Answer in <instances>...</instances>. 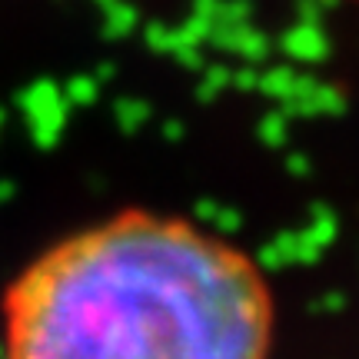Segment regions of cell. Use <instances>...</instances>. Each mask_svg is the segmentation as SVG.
<instances>
[{
  "mask_svg": "<svg viewBox=\"0 0 359 359\" xmlns=\"http://www.w3.org/2000/svg\"><path fill=\"white\" fill-rule=\"evenodd\" d=\"M4 346L7 359H269L273 293L226 240L127 210L17 276Z\"/></svg>",
  "mask_w": 359,
  "mask_h": 359,
  "instance_id": "6da1fadb",
  "label": "cell"
},
{
  "mask_svg": "<svg viewBox=\"0 0 359 359\" xmlns=\"http://www.w3.org/2000/svg\"><path fill=\"white\" fill-rule=\"evenodd\" d=\"M349 4H359V0H349Z\"/></svg>",
  "mask_w": 359,
  "mask_h": 359,
  "instance_id": "7a4b0ae2",
  "label": "cell"
}]
</instances>
